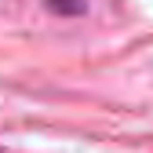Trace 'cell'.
I'll return each mask as SVG.
<instances>
[{"label":"cell","instance_id":"1","mask_svg":"<svg viewBox=\"0 0 153 153\" xmlns=\"http://www.w3.org/2000/svg\"><path fill=\"white\" fill-rule=\"evenodd\" d=\"M48 7L59 15H76V11H84V0H48Z\"/></svg>","mask_w":153,"mask_h":153}]
</instances>
